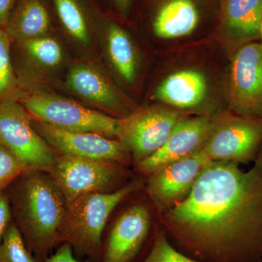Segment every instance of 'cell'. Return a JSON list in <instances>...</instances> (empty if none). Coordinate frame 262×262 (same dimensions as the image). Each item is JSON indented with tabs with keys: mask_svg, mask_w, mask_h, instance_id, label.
Here are the masks:
<instances>
[{
	"mask_svg": "<svg viewBox=\"0 0 262 262\" xmlns=\"http://www.w3.org/2000/svg\"><path fill=\"white\" fill-rule=\"evenodd\" d=\"M211 161L163 225L189 256L206 262L262 259V147L249 170Z\"/></svg>",
	"mask_w": 262,
	"mask_h": 262,
	"instance_id": "6da1fadb",
	"label": "cell"
},
{
	"mask_svg": "<svg viewBox=\"0 0 262 262\" xmlns=\"http://www.w3.org/2000/svg\"><path fill=\"white\" fill-rule=\"evenodd\" d=\"M12 217L30 252L43 262L57 247L67 202L51 174L25 170L5 190Z\"/></svg>",
	"mask_w": 262,
	"mask_h": 262,
	"instance_id": "7a4b0ae2",
	"label": "cell"
},
{
	"mask_svg": "<svg viewBox=\"0 0 262 262\" xmlns=\"http://www.w3.org/2000/svg\"><path fill=\"white\" fill-rule=\"evenodd\" d=\"M137 187V184H131L114 192L84 194L67 203L57 246L67 244L75 254L100 260L103 229L108 217L115 207Z\"/></svg>",
	"mask_w": 262,
	"mask_h": 262,
	"instance_id": "3957f363",
	"label": "cell"
},
{
	"mask_svg": "<svg viewBox=\"0 0 262 262\" xmlns=\"http://www.w3.org/2000/svg\"><path fill=\"white\" fill-rule=\"evenodd\" d=\"M14 98L34 119L72 132H91L119 140L120 120L57 95L20 89Z\"/></svg>",
	"mask_w": 262,
	"mask_h": 262,
	"instance_id": "277c9868",
	"label": "cell"
},
{
	"mask_svg": "<svg viewBox=\"0 0 262 262\" xmlns=\"http://www.w3.org/2000/svg\"><path fill=\"white\" fill-rule=\"evenodd\" d=\"M0 144L20 160L27 170L50 173L56 162L51 146L33 125V119L14 98L0 100Z\"/></svg>",
	"mask_w": 262,
	"mask_h": 262,
	"instance_id": "5b68a950",
	"label": "cell"
},
{
	"mask_svg": "<svg viewBox=\"0 0 262 262\" xmlns=\"http://www.w3.org/2000/svg\"><path fill=\"white\" fill-rule=\"evenodd\" d=\"M262 147V118L225 113L212 120L203 149L213 161L247 164Z\"/></svg>",
	"mask_w": 262,
	"mask_h": 262,
	"instance_id": "8992f818",
	"label": "cell"
},
{
	"mask_svg": "<svg viewBox=\"0 0 262 262\" xmlns=\"http://www.w3.org/2000/svg\"><path fill=\"white\" fill-rule=\"evenodd\" d=\"M184 114L167 106H149L120 120L119 140L131 151L136 163L146 159L168 140Z\"/></svg>",
	"mask_w": 262,
	"mask_h": 262,
	"instance_id": "52a82bcc",
	"label": "cell"
},
{
	"mask_svg": "<svg viewBox=\"0 0 262 262\" xmlns=\"http://www.w3.org/2000/svg\"><path fill=\"white\" fill-rule=\"evenodd\" d=\"M227 100L234 113L262 118V47L249 42L232 57L226 84Z\"/></svg>",
	"mask_w": 262,
	"mask_h": 262,
	"instance_id": "ba28073f",
	"label": "cell"
},
{
	"mask_svg": "<svg viewBox=\"0 0 262 262\" xmlns=\"http://www.w3.org/2000/svg\"><path fill=\"white\" fill-rule=\"evenodd\" d=\"M116 163L60 155L50 174L69 203L84 194L107 192L121 173Z\"/></svg>",
	"mask_w": 262,
	"mask_h": 262,
	"instance_id": "9c48e42d",
	"label": "cell"
},
{
	"mask_svg": "<svg viewBox=\"0 0 262 262\" xmlns=\"http://www.w3.org/2000/svg\"><path fill=\"white\" fill-rule=\"evenodd\" d=\"M39 136L60 155L84 159L122 162L127 148L120 140L91 132H72L33 120Z\"/></svg>",
	"mask_w": 262,
	"mask_h": 262,
	"instance_id": "30bf717a",
	"label": "cell"
},
{
	"mask_svg": "<svg viewBox=\"0 0 262 262\" xmlns=\"http://www.w3.org/2000/svg\"><path fill=\"white\" fill-rule=\"evenodd\" d=\"M211 158L202 149L187 158L165 165L150 175L147 190L153 201L163 207H173L188 195Z\"/></svg>",
	"mask_w": 262,
	"mask_h": 262,
	"instance_id": "8fae6325",
	"label": "cell"
},
{
	"mask_svg": "<svg viewBox=\"0 0 262 262\" xmlns=\"http://www.w3.org/2000/svg\"><path fill=\"white\" fill-rule=\"evenodd\" d=\"M151 220L144 205L129 208L114 224L101 251V262H132L149 235Z\"/></svg>",
	"mask_w": 262,
	"mask_h": 262,
	"instance_id": "7c38bea8",
	"label": "cell"
},
{
	"mask_svg": "<svg viewBox=\"0 0 262 262\" xmlns=\"http://www.w3.org/2000/svg\"><path fill=\"white\" fill-rule=\"evenodd\" d=\"M208 116L184 119L179 122L158 151L137 164L141 173L151 175L169 163L194 154L203 148L211 126Z\"/></svg>",
	"mask_w": 262,
	"mask_h": 262,
	"instance_id": "4fadbf2b",
	"label": "cell"
},
{
	"mask_svg": "<svg viewBox=\"0 0 262 262\" xmlns=\"http://www.w3.org/2000/svg\"><path fill=\"white\" fill-rule=\"evenodd\" d=\"M66 86L86 102L115 113L124 112L125 106L118 91L94 66L83 63L72 66L67 73Z\"/></svg>",
	"mask_w": 262,
	"mask_h": 262,
	"instance_id": "5bb4252c",
	"label": "cell"
},
{
	"mask_svg": "<svg viewBox=\"0 0 262 262\" xmlns=\"http://www.w3.org/2000/svg\"><path fill=\"white\" fill-rule=\"evenodd\" d=\"M223 27L236 50L259 38L262 0H222Z\"/></svg>",
	"mask_w": 262,
	"mask_h": 262,
	"instance_id": "9a60e30c",
	"label": "cell"
},
{
	"mask_svg": "<svg viewBox=\"0 0 262 262\" xmlns=\"http://www.w3.org/2000/svg\"><path fill=\"white\" fill-rule=\"evenodd\" d=\"M208 91L206 77L192 70L179 71L169 75L157 88L154 96L173 107H194L204 101Z\"/></svg>",
	"mask_w": 262,
	"mask_h": 262,
	"instance_id": "2e32d148",
	"label": "cell"
},
{
	"mask_svg": "<svg viewBox=\"0 0 262 262\" xmlns=\"http://www.w3.org/2000/svg\"><path fill=\"white\" fill-rule=\"evenodd\" d=\"M200 21V13L193 0H165L153 19V31L161 39L189 35Z\"/></svg>",
	"mask_w": 262,
	"mask_h": 262,
	"instance_id": "e0dca14e",
	"label": "cell"
},
{
	"mask_svg": "<svg viewBox=\"0 0 262 262\" xmlns=\"http://www.w3.org/2000/svg\"><path fill=\"white\" fill-rule=\"evenodd\" d=\"M51 15L45 0H17L5 30L12 41L49 35Z\"/></svg>",
	"mask_w": 262,
	"mask_h": 262,
	"instance_id": "ac0fdd59",
	"label": "cell"
},
{
	"mask_svg": "<svg viewBox=\"0 0 262 262\" xmlns=\"http://www.w3.org/2000/svg\"><path fill=\"white\" fill-rule=\"evenodd\" d=\"M106 52L112 65L122 80L135 82L139 69V57L128 33L114 22L106 26Z\"/></svg>",
	"mask_w": 262,
	"mask_h": 262,
	"instance_id": "d6986e66",
	"label": "cell"
},
{
	"mask_svg": "<svg viewBox=\"0 0 262 262\" xmlns=\"http://www.w3.org/2000/svg\"><path fill=\"white\" fill-rule=\"evenodd\" d=\"M12 42L15 52H18L21 67V70L15 72L17 74L29 67L53 70L59 67L64 59V52L61 44L50 35Z\"/></svg>",
	"mask_w": 262,
	"mask_h": 262,
	"instance_id": "ffe728a7",
	"label": "cell"
},
{
	"mask_svg": "<svg viewBox=\"0 0 262 262\" xmlns=\"http://www.w3.org/2000/svg\"><path fill=\"white\" fill-rule=\"evenodd\" d=\"M58 20L66 32L76 42L90 44L92 19L83 0H53Z\"/></svg>",
	"mask_w": 262,
	"mask_h": 262,
	"instance_id": "44dd1931",
	"label": "cell"
},
{
	"mask_svg": "<svg viewBox=\"0 0 262 262\" xmlns=\"http://www.w3.org/2000/svg\"><path fill=\"white\" fill-rule=\"evenodd\" d=\"M12 40L5 29L0 27V100L14 98L19 82L11 53Z\"/></svg>",
	"mask_w": 262,
	"mask_h": 262,
	"instance_id": "7402d4cb",
	"label": "cell"
},
{
	"mask_svg": "<svg viewBox=\"0 0 262 262\" xmlns=\"http://www.w3.org/2000/svg\"><path fill=\"white\" fill-rule=\"evenodd\" d=\"M0 262H38L13 221L8 225L0 244Z\"/></svg>",
	"mask_w": 262,
	"mask_h": 262,
	"instance_id": "603a6c76",
	"label": "cell"
},
{
	"mask_svg": "<svg viewBox=\"0 0 262 262\" xmlns=\"http://www.w3.org/2000/svg\"><path fill=\"white\" fill-rule=\"evenodd\" d=\"M141 262H206L196 259L176 249L165 234H157L147 256Z\"/></svg>",
	"mask_w": 262,
	"mask_h": 262,
	"instance_id": "cb8c5ba5",
	"label": "cell"
},
{
	"mask_svg": "<svg viewBox=\"0 0 262 262\" xmlns=\"http://www.w3.org/2000/svg\"><path fill=\"white\" fill-rule=\"evenodd\" d=\"M27 170L24 164L10 149L0 144V192Z\"/></svg>",
	"mask_w": 262,
	"mask_h": 262,
	"instance_id": "d4e9b609",
	"label": "cell"
},
{
	"mask_svg": "<svg viewBox=\"0 0 262 262\" xmlns=\"http://www.w3.org/2000/svg\"><path fill=\"white\" fill-rule=\"evenodd\" d=\"M13 221L9 201L5 191L0 192V244L8 225Z\"/></svg>",
	"mask_w": 262,
	"mask_h": 262,
	"instance_id": "484cf974",
	"label": "cell"
},
{
	"mask_svg": "<svg viewBox=\"0 0 262 262\" xmlns=\"http://www.w3.org/2000/svg\"><path fill=\"white\" fill-rule=\"evenodd\" d=\"M43 262H91L90 261H81L75 256V253L72 247L67 244H61L58 246L56 251L52 253Z\"/></svg>",
	"mask_w": 262,
	"mask_h": 262,
	"instance_id": "4316f807",
	"label": "cell"
},
{
	"mask_svg": "<svg viewBox=\"0 0 262 262\" xmlns=\"http://www.w3.org/2000/svg\"><path fill=\"white\" fill-rule=\"evenodd\" d=\"M17 0H0V27L5 29Z\"/></svg>",
	"mask_w": 262,
	"mask_h": 262,
	"instance_id": "83f0119b",
	"label": "cell"
},
{
	"mask_svg": "<svg viewBox=\"0 0 262 262\" xmlns=\"http://www.w3.org/2000/svg\"><path fill=\"white\" fill-rule=\"evenodd\" d=\"M133 0H113L114 4L122 15H127Z\"/></svg>",
	"mask_w": 262,
	"mask_h": 262,
	"instance_id": "f1b7e54d",
	"label": "cell"
},
{
	"mask_svg": "<svg viewBox=\"0 0 262 262\" xmlns=\"http://www.w3.org/2000/svg\"><path fill=\"white\" fill-rule=\"evenodd\" d=\"M259 37L261 39V42L260 43L261 44L262 47V20L261 22V24H260V28H259Z\"/></svg>",
	"mask_w": 262,
	"mask_h": 262,
	"instance_id": "f546056e",
	"label": "cell"
},
{
	"mask_svg": "<svg viewBox=\"0 0 262 262\" xmlns=\"http://www.w3.org/2000/svg\"><path fill=\"white\" fill-rule=\"evenodd\" d=\"M260 261L262 262V259H261V261Z\"/></svg>",
	"mask_w": 262,
	"mask_h": 262,
	"instance_id": "4dcf8cb0",
	"label": "cell"
},
{
	"mask_svg": "<svg viewBox=\"0 0 262 262\" xmlns=\"http://www.w3.org/2000/svg\"><path fill=\"white\" fill-rule=\"evenodd\" d=\"M259 262H261V261H259Z\"/></svg>",
	"mask_w": 262,
	"mask_h": 262,
	"instance_id": "1f68e13d",
	"label": "cell"
}]
</instances>
